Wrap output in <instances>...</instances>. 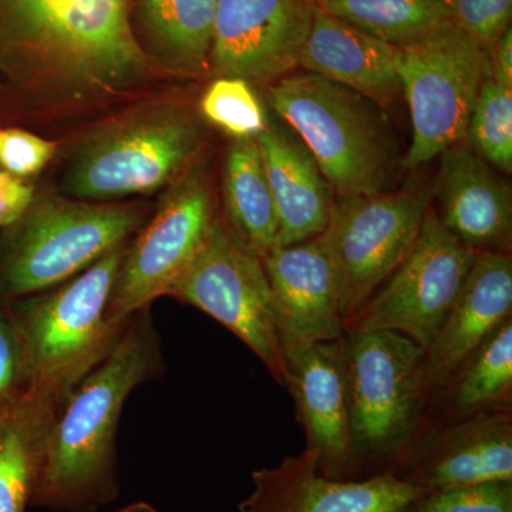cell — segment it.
I'll list each match as a JSON object with an SVG mask.
<instances>
[{
    "label": "cell",
    "mask_w": 512,
    "mask_h": 512,
    "mask_svg": "<svg viewBox=\"0 0 512 512\" xmlns=\"http://www.w3.org/2000/svg\"><path fill=\"white\" fill-rule=\"evenodd\" d=\"M160 69L138 45L130 0H0V113L59 120L113 109Z\"/></svg>",
    "instance_id": "cell-1"
},
{
    "label": "cell",
    "mask_w": 512,
    "mask_h": 512,
    "mask_svg": "<svg viewBox=\"0 0 512 512\" xmlns=\"http://www.w3.org/2000/svg\"><path fill=\"white\" fill-rule=\"evenodd\" d=\"M164 370L163 342L151 308L141 309L64 399L47 436L30 505L97 512L119 497L117 431L124 404Z\"/></svg>",
    "instance_id": "cell-2"
},
{
    "label": "cell",
    "mask_w": 512,
    "mask_h": 512,
    "mask_svg": "<svg viewBox=\"0 0 512 512\" xmlns=\"http://www.w3.org/2000/svg\"><path fill=\"white\" fill-rule=\"evenodd\" d=\"M269 103L339 198L392 191L403 157L383 109L372 100L305 72L272 84Z\"/></svg>",
    "instance_id": "cell-3"
},
{
    "label": "cell",
    "mask_w": 512,
    "mask_h": 512,
    "mask_svg": "<svg viewBox=\"0 0 512 512\" xmlns=\"http://www.w3.org/2000/svg\"><path fill=\"white\" fill-rule=\"evenodd\" d=\"M197 114L174 100L148 101L90 131L73 153L63 188L104 202L170 187L204 146Z\"/></svg>",
    "instance_id": "cell-4"
},
{
    "label": "cell",
    "mask_w": 512,
    "mask_h": 512,
    "mask_svg": "<svg viewBox=\"0 0 512 512\" xmlns=\"http://www.w3.org/2000/svg\"><path fill=\"white\" fill-rule=\"evenodd\" d=\"M150 210L137 204L35 197L0 234V305L69 281L136 237Z\"/></svg>",
    "instance_id": "cell-5"
},
{
    "label": "cell",
    "mask_w": 512,
    "mask_h": 512,
    "mask_svg": "<svg viewBox=\"0 0 512 512\" xmlns=\"http://www.w3.org/2000/svg\"><path fill=\"white\" fill-rule=\"evenodd\" d=\"M127 244L69 281L6 306L18 329L32 383L86 375L119 338L107 323L111 292Z\"/></svg>",
    "instance_id": "cell-6"
},
{
    "label": "cell",
    "mask_w": 512,
    "mask_h": 512,
    "mask_svg": "<svg viewBox=\"0 0 512 512\" xmlns=\"http://www.w3.org/2000/svg\"><path fill=\"white\" fill-rule=\"evenodd\" d=\"M399 72L412 120L402 168L416 170L466 141L478 93L491 77V52L453 23L402 47Z\"/></svg>",
    "instance_id": "cell-7"
},
{
    "label": "cell",
    "mask_w": 512,
    "mask_h": 512,
    "mask_svg": "<svg viewBox=\"0 0 512 512\" xmlns=\"http://www.w3.org/2000/svg\"><path fill=\"white\" fill-rule=\"evenodd\" d=\"M165 296L188 303L221 323L285 387L278 309L261 256L220 215L198 254Z\"/></svg>",
    "instance_id": "cell-8"
},
{
    "label": "cell",
    "mask_w": 512,
    "mask_h": 512,
    "mask_svg": "<svg viewBox=\"0 0 512 512\" xmlns=\"http://www.w3.org/2000/svg\"><path fill=\"white\" fill-rule=\"evenodd\" d=\"M350 431L357 461L397 453L409 443L426 396V350L390 330L345 336Z\"/></svg>",
    "instance_id": "cell-9"
},
{
    "label": "cell",
    "mask_w": 512,
    "mask_h": 512,
    "mask_svg": "<svg viewBox=\"0 0 512 512\" xmlns=\"http://www.w3.org/2000/svg\"><path fill=\"white\" fill-rule=\"evenodd\" d=\"M217 217L207 168L195 163L168 187L156 212L127 245L107 306V323L121 328L134 313L167 295L204 245Z\"/></svg>",
    "instance_id": "cell-10"
},
{
    "label": "cell",
    "mask_w": 512,
    "mask_h": 512,
    "mask_svg": "<svg viewBox=\"0 0 512 512\" xmlns=\"http://www.w3.org/2000/svg\"><path fill=\"white\" fill-rule=\"evenodd\" d=\"M431 191L412 185L335 201L322 238L338 275L346 329L412 251L431 205Z\"/></svg>",
    "instance_id": "cell-11"
},
{
    "label": "cell",
    "mask_w": 512,
    "mask_h": 512,
    "mask_svg": "<svg viewBox=\"0 0 512 512\" xmlns=\"http://www.w3.org/2000/svg\"><path fill=\"white\" fill-rule=\"evenodd\" d=\"M477 252L450 234L430 205L410 254L346 330H390L412 339L421 349H429Z\"/></svg>",
    "instance_id": "cell-12"
},
{
    "label": "cell",
    "mask_w": 512,
    "mask_h": 512,
    "mask_svg": "<svg viewBox=\"0 0 512 512\" xmlns=\"http://www.w3.org/2000/svg\"><path fill=\"white\" fill-rule=\"evenodd\" d=\"M316 0H218L210 72L275 83L299 67Z\"/></svg>",
    "instance_id": "cell-13"
},
{
    "label": "cell",
    "mask_w": 512,
    "mask_h": 512,
    "mask_svg": "<svg viewBox=\"0 0 512 512\" xmlns=\"http://www.w3.org/2000/svg\"><path fill=\"white\" fill-rule=\"evenodd\" d=\"M285 387L295 399L306 448L323 476L350 480L359 468L350 431L345 336L328 342L284 339Z\"/></svg>",
    "instance_id": "cell-14"
},
{
    "label": "cell",
    "mask_w": 512,
    "mask_h": 512,
    "mask_svg": "<svg viewBox=\"0 0 512 512\" xmlns=\"http://www.w3.org/2000/svg\"><path fill=\"white\" fill-rule=\"evenodd\" d=\"M426 494L392 473L366 480L323 476L318 456L305 450L278 466L252 473V490L239 512H403Z\"/></svg>",
    "instance_id": "cell-15"
},
{
    "label": "cell",
    "mask_w": 512,
    "mask_h": 512,
    "mask_svg": "<svg viewBox=\"0 0 512 512\" xmlns=\"http://www.w3.org/2000/svg\"><path fill=\"white\" fill-rule=\"evenodd\" d=\"M394 476L426 494L512 481L511 413L481 410L424 437Z\"/></svg>",
    "instance_id": "cell-16"
},
{
    "label": "cell",
    "mask_w": 512,
    "mask_h": 512,
    "mask_svg": "<svg viewBox=\"0 0 512 512\" xmlns=\"http://www.w3.org/2000/svg\"><path fill=\"white\" fill-rule=\"evenodd\" d=\"M261 259L274 293L282 340L328 342L345 336L338 275L322 235L272 248Z\"/></svg>",
    "instance_id": "cell-17"
},
{
    "label": "cell",
    "mask_w": 512,
    "mask_h": 512,
    "mask_svg": "<svg viewBox=\"0 0 512 512\" xmlns=\"http://www.w3.org/2000/svg\"><path fill=\"white\" fill-rule=\"evenodd\" d=\"M512 311V259L504 251H478L456 301L426 350V389L450 382Z\"/></svg>",
    "instance_id": "cell-18"
},
{
    "label": "cell",
    "mask_w": 512,
    "mask_h": 512,
    "mask_svg": "<svg viewBox=\"0 0 512 512\" xmlns=\"http://www.w3.org/2000/svg\"><path fill=\"white\" fill-rule=\"evenodd\" d=\"M437 217L450 234L476 251H503L510 244L511 194L491 165L466 141L440 154ZM505 252V251H504Z\"/></svg>",
    "instance_id": "cell-19"
},
{
    "label": "cell",
    "mask_w": 512,
    "mask_h": 512,
    "mask_svg": "<svg viewBox=\"0 0 512 512\" xmlns=\"http://www.w3.org/2000/svg\"><path fill=\"white\" fill-rule=\"evenodd\" d=\"M255 140L278 217L276 247L322 235L328 228L335 200L301 138L282 121L268 123Z\"/></svg>",
    "instance_id": "cell-20"
},
{
    "label": "cell",
    "mask_w": 512,
    "mask_h": 512,
    "mask_svg": "<svg viewBox=\"0 0 512 512\" xmlns=\"http://www.w3.org/2000/svg\"><path fill=\"white\" fill-rule=\"evenodd\" d=\"M400 56L402 47L382 42L318 8L299 67L386 109L403 94Z\"/></svg>",
    "instance_id": "cell-21"
},
{
    "label": "cell",
    "mask_w": 512,
    "mask_h": 512,
    "mask_svg": "<svg viewBox=\"0 0 512 512\" xmlns=\"http://www.w3.org/2000/svg\"><path fill=\"white\" fill-rule=\"evenodd\" d=\"M84 376L39 380L0 410V512H25L53 420Z\"/></svg>",
    "instance_id": "cell-22"
},
{
    "label": "cell",
    "mask_w": 512,
    "mask_h": 512,
    "mask_svg": "<svg viewBox=\"0 0 512 512\" xmlns=\"http://www.w3.org/2000/svg\"><path fill=\"white\" fill-rule=\"evenodd\" d=\"M138 45L161 72L195 77L210 72L218 0H130Z\"/></svg>",
    "instance_id": "cell-23"
},
{
    "label": "cell",
    "mask_w": 512,
    "mask_h": 512,
    "mask_svg": "<svg viewBox=\"0 0 512 512\" xmlns=\"http://www.w3.org/2000/svg\"><path fill=\"white\" fill-rule=\"evenodd\" d=\"M224 207V221L256 255L276 247L278 217L255 138L234 140L228 148Z\"/></svg>",
    "instance_id": "cell-24"
},
{
    "label": "cell",
    "mask_w": 512,
    "mask_h": 512,
    "mask_svg": "<svg viewBox=\"0 0 512 512\" xmlns=\"http://www.w3.org/2000/svg\"><path fill=\"white\" fill-rule=\"evenodd\" d=\"M318 8L367 35L406 47L453 25L448 0H316Z\"/></svg>",
    "instance_id": "cell-25"
},
{
    "label": "cell",
    "mask_w": 512,
    "mask_h": 512,
    "mask_svg": "<svg viewBox=\"0 0 512 512\" xmlns=\"http://www.w3.org/2000/svg\"><path fill=\"white\" fill-rule=\"evenodd\" d=\"M451 410L458 416L481 412L500 402L512 387V320L508 318L481 343L451 377Z\"/></svg>",
    "instance_id": "cell-26"
},
{
    "label": "cell",
    "mask_w": 512,
    "mask_h": 512,
    "mask_svg": "<svg viewBox=\"0 0 512 512\" xmlns=\"http://www.w3.org/2000/svg\"><path fill=\"white\" fill-rule=\"evenodd\" d=\"M466 143L503 173L512 171V89L493 79L481 87L468 121Z\"/></svg>",
    "instance_id": "cell-27"
},
{
    "label": "cell",
    "mask_w": 512,
    "mask_h": 512,
    "mask_svg": "<svg viewBox=\"0 0 512 512\" xmlns=\"http://www.w3.org/2000/svg\"><path fill=\"white\" fill-rule=\"evenodd\" d=\"M200 111L205 120L234 140L256 138L269 123L252 84L235 77H218L212 82L202 94Z\"/></svg>",
    "instance_id": "cell-28"
},
{
    "label": "cell",
    "mask_w": 512,
    "mask_h": 512,
    "mask_svg": "<svg viewBox=\"0 0 512 512\" xmlns=\"http://www.w3.org/2000/svg\"><path fill=\"white\" fill-rule=\"evenodd\" d=\"M403 512H512V481L433 491Z\"/></svg>",
    "instance_id": "cell-29"
},
{
    "label": "cell",
    "mask_w": 512,
    "mask_h": 512,
    "mask_svg": "<svg viewBox=\"0 0 512 512\" xmlns=\"http://www.w3.org/2000/svg\"><path fill=\"white\" fill-rule=\"evenodd\" d=\"M454 25L485 49L510 28L512 0H448Z\"/></svg>",
    "instance_id": "cell-30"
},
{
    "label": "cell",
    "mask_w": 512,
    "mask_h": 512,
    "mask_svg": "<svg viewBox=\"0 0 512 512\" xmlns=\"http://www.w3.org/2000/svg\"><path fill=\"white\" fill-rule=\"evenodd\" d=\"M32 386L25 350L6 306L0 305V410Z\"/></svg>",
    "instance_id": "cell-31"
},
{
    "label": "cell",
    "mask_w": 512,
    "mask_h": 512,
    "mask_svg": "<svg viewBox=\"0 0 512 512\" xmlns=\"http://www.w3.org/2000/svg\"><path fill=\"white\" fill-rule=\"evenodd\" d=\"M57 150L53 141L22 130L6 128L0 131V167L18 178L40 173Z\"/></svg>",
    "instance_id": "cell-32"
},
{
    "label": "cell",
    "mask_w": 512,
    "mask_h": 512,
    "mask_svg": "<svg viewBox=\"0 0 512 512\" xmlns=\"http://www.w3.org/2000/svg\"><path fill=\"white\" fill-rule=\"evenodd\" d=\"M35 197L32 185L26 184L22 178L0 170V229L18 221Z\"/></svg>",
    "instance_id": "cell-33"
},
{
    "label": "cell",
    "mask_w": 512,
    "mask_h": 512,
    "mask_svg": "<svg viewBox=\"0 0 512 512\" xmlns=\"http://www.w3.org/2000/svg\"><path fill=\"white\" fill-rule=\"evenodd\" d=\"M491 76L512 89V32L505 30L491 49Z\"/></svg>",
    "instance_id": "cell-34"
},
{
    "label": "cell",
    "mask_w": 512,
    "mask_h": 512,
    "mask_svg": "<svg viewBox=\"0 0 512 512\" xmlns=\"http://www.w3.org/2000/svg\"><path fill=\"white\" fill-rule=\"evenodd\" d=\"M117 512H160L157 511L153 505L143 503V501H138V503H133L127 505V507L121 508V510Z\"/></svg>",
    "instance_id": "cell-35"
}]
</instances>
